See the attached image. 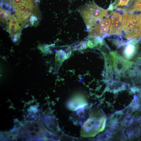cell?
<instances>
[{
	"label": "cell",
	"instance_id": "obj_14",
	"mask_svg": "<svg viewBox=\"0 0 141 141\" xmlns=\"http://www.w3.org/2000/svg\"><path fill=\"white\" fill-rule=\"evenodd\" d=\"M5 11L3 10L0 8V20L1 21L5 23L6 21L5 18Z\"/></svg>",
	"mask_w": 141,
	"mask_h": 141
},
{
	"label": "cell",
	"instance_id": "obj_12",
	"mask_svg": "<svg viewBox=\"0 0 141 141\" xmlns=\"http://www.w3.org/2000/svg\"><path fill=\"white\" fill-rule=\"evenodd\" d=\"M26 0H12L10 3H12V6L14 9L20 4L24 2Z\"/></svg>",
	"mask_w": 141,
	"mask_h": 141
},
{
	"label": "cell",
	"instance_id": "obj_9",
	"mask_svg": "<svg viewBox=\"0 0 141 141\" xmlns=\"http://www.w3.org/2000/svg\"><path fill=\"white\" fill-rule=\"evenodd\" d=\"M102 45L104 44V42L102 37L97 36L93 39L89 40L87 43V46L93 48L97 46L98 45Z\"/></svg>",
	"mask_w": 141,
	"mask_h": 141
},
{
	"label": "cell",
	"instance_id": "obj_2",
	"mask_svg": "<svg viewBox=\"0 0 141 141\" xmlns=\"http://www.w3.org/2000/svg\"><path fill=\"white\" fill-rule=\"evenodd\" d=\"M79 12L88 31L108 15L107 10L99 7L93 2L83 6L80 9Z\"/></svg>",
	"mask_w": 141,
	"mask_h": 141
},
{
	"label": "cell",
	"instance_id": "obj_5",
	"mask_svg": "<svg viewBox=\"0 0 141 141\" xmlns=\"http://www.w3.org/2000/svg\"><path fill=\"white\" fill-rule=\"evenodd\" d=\"M91 104H83L77 107L70 114L69 118L75 125L83 126L89 118Z\"/></svg>",
	"mask_w": 141,
	"mask_h": 141
},
{
	"label": "cell",
	"instance_id": "obj_3",
	"mask_svg": "<svg viewBox=\"0 0 141 141\" xmlns=\"http://www.w3.org/2000/svg\"><path fill=\"white\" fill-rule=\"evenodd\" d=\"M122 29L128 40L141 36V14L125 13L123 15Z\"/></svg>",
	"mask_w": 141,
	"mask_h": 141
},
{
	"label": "cell",
	"instance_id": "obj_11",
	"mask_svg": "<svg viewBox=\"0 0 141 141\" xmlns=\"http://www.w3.org/2000/svg\"><path fill=\"white\" fill-rule=\"evenodd\" d=\"M87 44L86 42L82 41L78 44L75 45L73 48L74 50H83L86 49L87 47Z\"/></svg>",
	"mask_w": 141,
	"mask_h": 141
},
{
	"label": "cell",
	"instance_id": "obj_10",
	"mask_svg": "<svg viewBox=\"0 0 141 141\" xmlns=\"http://www.w3.org/2000/svg\"><path fill=\"white\" fill-rule=\"evenodd\" d=\"M34 5L33 2L27 6L19 21H24L28 19L32 13Z\"/></svg>",
	"mask_w": 141,
	"mask_h": 141
},
{
	"label": "cell",
	"instance_id": "obj_1",
	"mask_svg": "<svg viewBox=\"0 0 141 141\" xmlns=\"http://www.w3.org/2000/svg\"><path fill=\"white\" fill-rule=\"evenodd\" d=\"M105 119L104 113L98 107H94L89 117L82 126L80 136L84 137L95 136L104 128Z\"/></svg>",
	"mask_w": 141,
	"mask_h": 141
},
{
	"label": "cell",
	"instance_id": "obj_13",
	"mask_svg": "<svg viewBox=\"0 0 141 141\" xmlns=\"http://www.w3.org/2000/svg\"><path fill=\"white\" fill-rule=\"evenodd\" d=\"M129 0H119L118 3L114 6V9H116L118 6H122L126 5Z\"/></svg>",
	"mask_w": 141,
	"mask_h": 141
},
{
	"label": "cell",
	"instance_id": "obj_8",
	"mask_svg": "<svg viewBox=\"0 0 141 141\" xmlns=\"http://www.w3.org/2000/svg\"><path fill=\"white\" fill-rule=\"evenodd\" d=\"M123 50V55L127 60H131L136 55L138 52L139 46L136 39L133 38L125 44Z\"/></svg>",
	"mask_w": 141,
	"mask_h": 141
},
{
	"label": "cell",
	"instance_id": "obj_6",
	"mask_svg": "<svg viewBox=\"0 0 141 141\" xmlns=\"http://www.w3.org/2000/svg\"><path fill=\"white\" fill-rule=\"evenodd\" d=\"M109 16L102 20L96 26L89 31V37L93 38L100 36L104 38L108 35L107 33L111 24V20Z\"/></svg>",
	"mask_w": 141,
	"mask_h": 141
},
{
	"label": "cell",
	"instance_id": "obj_4",
	"mask_svg": "<svg viewBox=\"0 0 141 141\" xmlns=\"http://www.w3.org/2000/svg\"><path fill=\"white\" fill-rule=\"evenodd\" d=\"M109 55L114 71L120 79L128 70L135 66V62L126 60L116 51L110 52Z\"/></svg>",
	"mask_w": 141,
	"mask_h": 141
},
{
	"label": "cell",
	"instance_id": "obj_7",
	"mask_svg": "<svg viewBox=\"0 0 141 141\" xmlns=\"http://www.w3.org/2000/svg\"><path fill=\"white\" fill-rule=\"evenodd\" d=\"M111 17V23L108 32V35H121L122 33V15L118 12H113Z\"/></svg>",
	"mask_w": 141,
	"mask_h": 141
},
{
	"label": "cell",
	"instance_id": "obj_15",
	"mask_svg": "<svg viewBox=\"0 0 141 141\" xmlns=\"http://www.w3.org/2000/svg\"><path fill=\"white\" fill-rule=\"evenodd\" d=\"M38 19L36 16L34 15H32L31 16L30 19V21L31 24L33 26L35 21H37Z\"/></svg>",
	"mask_w": 141,
	"mask_h": 141
}]
</instances>
